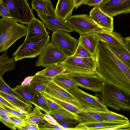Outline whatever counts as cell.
Returning <instances> with one entry per match:
<instances>
[{
	"instance_id": "obj_3",
	"label": "cell",
	"mask_w": 130,
	"mask_h": 130,
	"mask_svg": "<svg viewBox=\"0 0 130 130\" xmlns=\"http://www.w3.org/2000/svg\"><path fill=\"white\" fill-rule=\"evenodd\" d=\"M27 27L12 19L0 20V52L6 51L20 38L26 36Z\"/></svg>"
},
{
	"instance_id": "obj_37",
	"label": "cell",
	"mask_w": 130,
	"mask_h": 130,
	"mask_svg": "<svg viewBox=\"0 0 130 130\" xmlns=\"http://www.w3.org/2000/svg\"><path fill=\"white\" fill-rule=\"evenodd\" d=\"M0 102L4 104L8 107L17 110L22 114L27 115L29 113L24 109L12 103L0 95Z\"/></svg>"
},
{
	"instance_id": "obj_25",
	"label": "cell",
	"mask_w": 130,
	"mask_h": 130,
	"mask_svg": "<svg viewBox=\"0 0 130 130\" xmlns=\"http://www.w3.org/2000/svg\"><path fill=\"white\" fill-rule=\"evenodd\" d=\"M53 80L58 86L69 92L77 86L69 77L66 72L55 76L53 78Z\"/></svg>"
},
{
	"instance_id": "obj_2",
	"label": "cell",
	"mask_w": 130,
	"mask_h": 130,
	"mask_svg": "<svg viewBox=\"0 0 130 130\" xmlns=\"http://www.w3.org/2000/svg\"><path fill=\"white\" fill-rule=\"evenodd\" d=\"M95 95L107 107L116 110L130 111L129 93L104 82L101 93Z\"/></svg>"
},
{
	"instance_id": "obj_18",
	"label": "cell",
	"mask_w": 130,
	"mask_h": 130,
	"mask_svg": "<svg viewBox=\"0 0 130 130\" xmlns=\"http://www.w3.org/2000/svg\"><path fill=\"white\" fill-rule=\"evenodd\" d=\"M127 123L104 121L80 123L76 125L75 130H106L108 128L117 126Z\"/></svg>"
},
{
	"instance_id": "obj_36",
	"label": "cell",
	"mask_w": 130,
	"mask_h": 130,
	"mask_svg": "<svg viewBox=\"0 0 130 130\" xmlns=\"http://www.w3.org/2000/svg\"><path fill=\"white\" fill-rule=\"evenodd\" d=\"M72 56L84 58H89L94 57L86 49L79 43L75 52Z\"/></svg>"
},
{
	"instance_id": "obj_21",
	"label": "cell",
	"mask_w": 130,
	"mask_h": 130,
	"mask_svg": "<svg viewBox=\"0 0 130 130\" xmlns=\"http://www.w3.org/2000/svg\"><path fill=\"white\" fill-rule=\"evenodd\" d=\"M31 6L32 9L35 10L36 11L56 16L55 9L50 0H32Z\"/></svg>"
},
{
	"instance_id": "obj_51",
	"label": "cell",
	"mask_w": 130,
	"mask_h": 130,
	"mask_svg": "<svg viewBox=\"0 0 130 130\" xmlns=\"http://www.w3.org/2000/svg\"><path fill=\"white\" fill-rule=\"evenodd\" d=\"M124 40L125 46L130 52V36L125 37Z\"/></svg>"
},
{
	"instance_id": "obj_45",
	"label": "cell",
	"mask_w": 130,
	"mask_h": 130,
	"mask_svg": "<svg viewBox=\"0 0 130 130\" xmlns=\"http://www.w3.org/2000/svg\"><path fill=\"white\" fill-rule=\"evenodd\" d=\"M0 14L2 18L12 19L9 11L1 3H0Z\"/></svg>"
},
{
	"instance_id": "obj_26",
	"label": "cell",
	"mask_w": 130,
	"mask_h": 130,
	"mask_svg": "<svg viewBox=\"0 0 130 130\" xmlns=\"http://www.w3.org/2000/svg\"><path fill=\"white\" fill-rule=\"evenodd\" d=\"M53 79L51 78L36 75L31 81L30 86L37 92L43 93L48 84Z\"/></svg>"
},
{
	"instance_id": "obj_49",
	"label": "cell",
	"mask_w": 130,
	"mask_h": 130,
	"mask_svg": "<svg viewBox=\"0 0 130 130\" xmlns=\"http://www.w3.org/2000/svg\"><path fill=\"white\" fill-rule=\"evenodd\" d=\"M36 76H29L26 77L21 83V85L23 87L30 86V83L34 77Z\"/></svg>"
},
{
	"instance_id": "obj_11",
	"label": "cell",
	"mask_w": 130,
	"mask_h": 130,
	"mask_svg": "<svg viewBox=\"0 0 130 130\" xmlns=\"http://www.w3.org/2000/svg\"><path fill=\"white\" fill-rule=\"evenodd\" d=\"M67 72L69 77L77 86L94 92H101L104 82L97 74H90Z\"/></svg>"
},
{
	"instance_id": "obj_12",
	"label": "cell",
	"mask_w": 130,
	"mask_h": 130,
	"mask_svg": "<svg viewBox=\"0 0 130 130\" xmlns=\"http://www.w3.org/2000/svg\"><path fill=\"white\" fill-rule=\"evenodd\" d=\"M98 6L103 12L112 17L130 12V0H103Z\"/></svg>"
},
{
	"instance_id": "obj_4",
	"label": "cell",
	"mask_w": 130,
	"mask_h": 130,
	"mask_svg": "<svg viewBox=\"0 0 130 130\" xmlns=\"http://www.w3.org/2000/svg\"><path fill=\"white\" fill-rule=\"evenodd\" d=\"M49 35L38 36L27 40L14 52L13 58L15 62L26 58H35L41 53L48 43Z\"/></svg>"
},
{
	"instance_id": "obj_30",
	"label": "cell",
	"mask_w": 130,
	"mask_h": 130,
	"mask_svg": "<svg viewBox=\"0 0 130 130\" xmlns=\"http://www.w3.org/2000/svg\"><path fill=\"white\" fill-rule=\"evenodd\" d=\"M0 95L12 103L27 111L29 113L32 109L31 103L24 102L10 94L0 91Z\"/></svg>"
},
{
	"instance_id": "obj_5",
	"label": "cell",
	"mask_w": 130,
	"mask_h": 130,
	"mask_svg": "<svg viewBox=\"0 0 130 130\" xmlns=\"http://www.w3.org/2000/svg\"><path fill=\"white\" fill-rule=\"evenodd\" d=\"M0 3L18 22L28 25L35 18L27 0H0Z\"/></svg>"
},
{
	"instance_id": "obj_52",
	"label": "cell",
	"mask_w": 130,
	"mask_h": 130,
	"mask_svg": "<svg viewBox=\"0 0 130 130\" xmlns=\"http://www.w3.org/2000/svg\"><path fill=\"white\" fill-rule=\"evenodd\" d=\"M86 0H74L75 3V8H77L82 5L83 4Z\"/></svg>"
},
{
	"instance_id": "obj_16",
	"label": "cell",
	"mask_w": 130,
	"mask_h": 130,
	"mask_svg": "<svg viewBox=\"0 0 130 130\" xmlns=\"http://www.w3.org/2000/svg\"><path fill=\"white\" fill-rule=\"evenodd\" d=\"M94 33L101 42L112 45H125L124 39L119 33L102 29Z\"/></svg>"
},
{
	"instance_id": "obj_47",
	"label": "cell",
	"mask_w": 130,
	"mask_h": 130,
	"mask_svg": "<svg viewBox=\"0 0 130 130\" xmlns=\"http://www.w3.org/2000/svg\"><path fill=\"white\" fill-rule=\"evenodd\" d=\"M106 130H130V122H129L117 126L108 128Z\"/></svg>"
},
{
	"instance_id": "obj_42",
	"label": "cell",
	"mask_w": 130,
	"mask_h": 130,
	"mask_svg": "<svg viewBox=\"0 0 130 130\" xmlns=\"http://www.w3.org/2000/svg\"><path fill=\"white\" fill-rule=\"evenodd\" d=\"M0 107L9 111L20 119H24L27 117V115L22 114L17 110L11 109L0 102Z\"/></svg>"
},
{
	"instance_id": "obj_40",
	"label": "cell",
	"mask_w": 130,
	"mask_h": 130,
	"mask_svg": "<svg viewBox=\"0 0 130 130\" xmlns=\"http://www.w3.org/2000/svg\"><path fill=\"white\" fill-rule=\"evenodd\" d=\"M39 130H66L63 127L52 124L44 120L43 122L39 124Z\"/></svg>"
},
{
	"instance_id": "obj_10",
	"label": "cell",
	"mask_w": 130,
	"mask_h": 130,
	"mask_svg": "<svg viewBox=\"0 0 130 130\" xmlns=\"http://www.w3.org/2000/svg\"><path fill=\"white\" fill-rule=\"evenodd\" d=\"M66 20L73 30L80 35L103 29L99 27L89 16L86 14L72 15Z\"/></svg>"
},
{
	"instance_id": "obj_29",
	"label": "cell",
	"mask_w": 130,
	"mask_h": 130,
	"mask_svg": "<svg viewBox=\"0 0 130 130\" xmlns=\"http://www.w3.org/2000/svg\"><path fill=\"white\" fill-rule=\"evenodd\" d=\"M56 120H72L78 121V117L63 107H61L57 110L51 112L49 113Z\"/></svg>"
},
{
	"instance_id": "obj_41",
	"label": "cell",
	"mask_w": 130,
	"mask_h": 130,
	"mask_svg": "<svg viewBox=\"0 0 130 130\" xmlns=\"http://www.w3.org/2000/svg\"><path fill=\"white\" fill-rule=\"evenodd\" d=\"M0 120L6 126L11 129H17L15 126L10 117L4 116H0Z\"/></svg>"
},
{
	"instance_id": "obj_35",
	"label": "cell",
	"mask_w": 130,
	"mask_h": 130,
	"mask_svg": "<svg viewBox=\"0 0 130 130\" xmlns=\"http://www.w3.org/2000/svg\"><path fill=\"white\" fill-rule=\"evenodd\" d=\"M0 91L11 95L24 102L30 103L7 85L2 77L0 78Z\"/></svg>"
},
{
	"instance_id": "obj_38",
	"label": "cell",
	"mask_w": 130,
	"mask_h": 130,
	"mask_svg": "<svg viewBox=\"0 0 130 130\" xmlns=\"http://www.w3.org/2000/svg\"><path fill=\"white\" fill-rule=\"evenodd\" d=\"M56 121L62 127L66 130H75L76 123L73 121L75 120H58Z\"/></svg>"
},
{
	"instance_id": "obj_17",
	"label": "cell",
	"mask_w": 130,
	"mask_h": 130,
	"mask_svg": "<svg viewBox=\"0 0 130 130\" xmlns=\"http://www.w3.org/2000/svg\"><path fill=\"white\" fill-rule=\"evenodd\" d=\"M75 8L74 0H58L55 9L56 16L63 20H66L72 15Z\"/></svg>"
},
{
	"instance_id": "obj_15",
	"label": "cell",
	"mask_w": 130,
	"mask_h": 130,
	"mask_svg": "<svg viewBox=\"0 0 130 130\" xmlns=\"http://www.w3.org/2000/svg\"><path fill=\"white\" fill-rule=\"evenodd\" d=\"M89 16L101 28L113 31V18L103 12L99 6L94 7L91 10Z\"/></svg>"
},
{
	"instance_id": "obj_34",
	"label": "cell",
	"mask_w": 130,
	"mask_h": 130,
	"mask_svg": "<svg viewBox=\"0 0 130 130\" xmlns=\"http://www.w3.org/2000/svg\"><path fill=\"white\" fill-rule=\"evenodd\" d=\"M41 110L38 107L35 106L32 112L27 115V117L34 123L39 124L43 122L45 115L42 113Z\"/></svg>"
},
{
	"instance_id": "obj_43",
	"label": "cell",
	"mask_w": 130,
	"mask_h": 130,
	"mask_svg": "<svg viewBox=\"0 0 130 130\" xmlns=\"http://www.w3.org/2000/svg\"><path fill=\"white\" fill-rule=\"evenodd\" d=\"M42 94L45 97L46 101L51 111V112L57 110L61 107V106L53 101L49 99L45 96L43 93Z\"/></svg>"
},
{
	"instance_id": "obj_27",
	"label": "cell",
	"mask_w": 130,
	"mask_h": 130,
	"mask_svg": "<svg viewBox=\"0 0 130 130\" xmlns=\"http://www.w3.org/2000/svg\"><path fill=\"white\" fill-rule=\"evenodd\" d=\"M15 68L13 58H9L7 50L0 56V78L7 71L14 70Z\"/></svg>"
},
{
	"instance_id": "obj_19",
	"label": "cell",
	"mask_w": 130,
	"mask_h": 130,
	"mask_svg": "<svg viewBox=\"0 0 130 130\" xmlns=\"http://www.w3.org/2000/svg\"><path fill=\"white\" fill-rule=\"evenodd\" d=\"M44 24L36 18L28 24L26 35L25 40H27L38 36H48Z\"/></svg>"
},
{
	"instance_id": "obj_9",
	"label": "cell",
	"mask_w": 130,
	"mask_h": 130,
	"mask_svg": "<svg viewBox=\"0 0 130 130\" xmlns=\"http://www.w3.org/2000/svg\"><path fill=\"white\" fill-rule=\"evenodd\" d=\"M38 56L35 66L46 67L60 63L68 57L51 42L46 45Z\"/></svg>"
},
{
	"instance_id": "obj_7",
	"label": "cell",
	"mask_w": 130,
	"mask_h": 130,
	"mask_svg": "<svg viewBox=\"0 0 130 130\" xmlns=\"http://www.w3.org/2000/svg\"><path fill=\"white\" fill-rule=\"evenodd\" d=\"M69 32L57 31L52 33L50 42L67 57L72 56L75 52L79 41L72 37Z\"/></svg>"
},
{
	"instance_id": "obj_8",
	"label": "cell",
	"mask_w": 130,
	"mask_h": 130,
	"mask_svg": "<svg viewBox=\"0 0 130 130\" xmlns=\"http://www.w3.org/2000/svg\"><path fill=\"white\" fill-rule=\"evenodd\" d=\"M77 86L69 92L78 101L83 110L103 111L109 110L99 98L84 91Z\"/></svg>"
},
{
	"instance_id": "obj_50",
	"label": "cell",
	"mask_w": 130,
	"mask_h": 130,
	"mask_svg": "<svg viewBox=\"0 0 130 130\" xmlns=\"http://www.w3.org/2000/svg\"><path fill=\"white\" fill-rule=\"evenodd\" d=\"M0 116H6L9 117H13L18 118V117L10 112L9 111L1 107H0Z\"/></svg>"
},
{
	"instance_id": "obj_31",
	"label": "cell",
	"mask_w": 130,
	"mask_h": 130,
	"mask_svg": "<svg viewBox=\"0 0 130 130\" xmlns=\"http://www.w3.org/2000/svg\"><path fill=\"white\" fill-rule=\"evenodd\" d=\"M95 111L103 116L105 121L125 122H129V120L127 117L112 111L109 110L105 111Z\"/></svg>"
},
{
	"instance_id": "obj_39",
	"label": "cell",
	"mask_w": 130,
	"mask_h": 130,
	"mask_svg": "<svg viewBox=\"0 0 130 130\" xmlns=\"http://www.w3.org/2000/svg\"><path fill=\"white\" fill-rule=\"evenodd\" d=\"M25 126L21 127L18 129L23 130H39V124L35 123L27 117L24 119Z\"/></svg>"
},
{
	"instance_id": "obj_53",
	"label": "cell",
	"mask_w": 130,
	"mask_h": 130,
	"mask_svg": "<svg viewBox=\"0 0 130 130\" xmlns=\"http://www.w3.org/2000/svg\"></svg>"
},
{
	"instance_id": "obj_23",
	"label": "cell",
	"mask_w": 130,
	"mask_h": 130,
	"mask_svg": "<svg viewBox=\"0 0 130 130\" xmlns=\"http://www.w3.org/2000/svg\"><path fill=\"white\" fill-rule=\"evenodd\" d=\"M107 44L120 60L130 69V52L125 45Z\"/></svg>"
},
{
	"instance_id": "obj_44",
	"label": "cell",
	"mask_w": 130,
	"mask_h": 130,
	"mask_svg": "<svg viewBox=\"0 0 130 130\" xmlns=\"http://www.w3.org/2000/svg\"><path fill=\"white\" fill-rule=\"evenodd\" d=\"M11 120L14 124L17 129L25 126L24 119H22L15 117H10Z\"/></svg>"
},
{
	"instance_id": "obj_13",
	"label": "cell",
	"mask_w": 130,
	"mask_h": 130,
	"mask_svg": "<svg viewBox=\"0 0 130 130\" xmlns=\"http://www.w3.org/2000/svg\"><path fill=\"white\" fill-rule=\"evenodd\" d=\"M46 94L57 99L69 103L83 109L77 99L69 92L57 85L53 79L48 84L45 91Z\"/></svg>"
},
{
	"instance_id": "obj_28",
	"label": "cell",
	"mask_w": 130,
	"mask_h": 130,
	"mask_svg": "<svg viewBox=\"0 0 130 130\" xmlns=\"http://www.w3.org/2000/svg\"><path fill=\"white\" fill-rule=\"evenodd\" d=\"M13 89L28 102L32 104L34 102V96L38 92L35 90L30 86L23 87L19 85Z\"/></svg>"
},
{
	"instance_id": "obj_6",
	"label": "cell",
	"mask_w": 130,
	"mask_h": 130,
	"mask_svg": "<svg viewBox=\"0 0 130 130\" xmlns=\"http://www.w3.org/2000/svg\"><path fill=\"white\" fill-rule=\"evenodd\" d=\"M60 64L65 72L79 74H97V65L95 57L89 58L68 57Z\"/></svg>"
},
{
	"instance_id": "obj_33",
	"label": "cell",
	"mask_w": 130,
	"mask_h": 130,
	"mask_svg": "<svg viewBox=\"0 0 130 130\" xmlns=\"http://www.w3.org/2000/svg\"><path fill=\"white\" fill-rule=\"evenodd\" d=\"M42 93L45 96L49 99L76 115H77L82 110L69 103L54 98L44 93Z\"/></svg>"
},
{
	"instance_id": "obj_46",
	"label": "cell",
	"mask_w": 130,
	"mask_h": 130,
	"mask_svg": "<svg viewBox=\"0 0 130 130\" xmlns=\"http://www.w3.org/2000/svg\"><path fill=\"white\" fill-rule=\"evenodd\" d=\"M44 119L48 123L52 124L57 125L62 127L59 124L56 120L49 114H47L45 115Z\"/></svg>"
},
{
	"instance_id": "obj_24",
	"label": "cell",
	"mask_w": 130,
	"mask_h": 130,
	"mask_svg": "<svg viewBox=\"0 0 130 130\" xmlns=\"http://www.w3.org/2000/svg\"><path fill=\"white\" fill-rule=\"evenodd\" d=\"M45 68L37 72L36 75H41L54 78L57 75L65 72L63 66L60 63L48 66Z\"/></svg>"
},
{
	"instance_id": "obj_1",
	"label": "cell",
	"mask_w": 130,
	"mask_h": 130,
	"mask_svg": "<svg viewBox=\"0 0 130 130\" xmlns=\"http://www.w3.org/2000/svg\"><path fill=\"white\" fill-rule=\"evenodd\" d=\"M95 57L97 74L103 82L130 93V69L107 43H99Z\"/></svg>"
},
{
	"instance_id": "obj_20",
	"label": "cell",
	"mask_w": 130,
	"mask_h": 130,
	"mask_svg": "<svg viewBox=\"0 0 130 130\" xmlns=\"http://www.w3.org/2000/svg\"><path fill=\"white\" fill-rule=\"evenodd\" d=\"M78 41L79 43L95 57L99 41L94 32L80 35Z\"/></svg>"
},
{
	"instance_id": "obj_14",
	"label": "cell",
	"mask_w": 130,
	"mask_h": 130,
	"mask_svg": "<svg viewBox=\"0 0 130 130\" xmlns=\"http://www.w3.org/2000/svg\"><path fill=\"white\" fill-rule=\"evenodd\" d=\"M36 12L46 28L52 32L57 31L69 32H73L72 28L66 20H61L56 16L45 14L38 11Z\"/></svg>"
},
{
	"instance_id": "obj_32",
	"label": "cell",
	"mask_w": 130,
	"mask_h": 130,
	"mask_svg": "<svg viewBox=\"0 0 130 130\" xmlns=\"http://www.w3.org/2000/svg\"><path fill=\"white\" fill-rule=\"evenodd\" d=\"M32 104L38 107L46 114H49L51 112L45 97L42 92H38L36 94Z\"/></svg>"
},
{
	"instance_id": "obj_22",
	"label": "cell",
	"mask_w": 130,
	"mask_h": 130,
	"mask_svg": "<svg viewBox=\"0 0 130 130\" xmlns=\"http://www.w3.org/2000/svg\"><path fill=\"white\" fill-rule=\"evenodd\" d=\"M77 116L79 123L104 121L103 116L95 111L82 109Z\"/></svg>"
},
{
	"instance_id": "obj_48",
	"label": "cell",
	"mask_w": 130,
	"mask_h": 130,
	"mask_svg": "<svg viewBox=\"0 0 130 130\" xmlns=\"http://www.w3.org/2000/svg\"><path fill=\"white\" fill-rule=\"evenodd\" d=\"M103 0H86L84 5H87L90 6L94 7L98 6Z\"/></svg>"
}]
</instances>
